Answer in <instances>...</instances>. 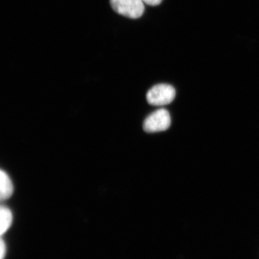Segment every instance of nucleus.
Instances as JSON below:
<instances>
[{
  "label": "nucleus",
  "instance_id": "obj_2",
  "mask_svg": "<svg viewBox=\"0 0 259 259\" xmlns=\"http://www.w3.org/2000/svg\"><path fill=\"white\" fill-rule=\"evenodd\" d=\"M112 9L116 13L131 19L141 18L145 7L142 0H110Z\"/></svg>",
  "mask_w": 259,
  "mask_h": 259
},
{
  "label": "nucleus",
  "instance_id": "obj_7",
  "mask_svg": "<svg viewBox=\"0 0 259 259\" xmlns=\"http://www.w3.org/2000/svg\"><path fill=\"white\" fill-rule=\"evenodd\" d=\"M146 5H151V6H156L161 3L162 0H142Z\"/></svg>",
  "mask_w": 259,
  "mask_h": 259
},
{
  "label": "nucleus",
  "instance_id": "obj_3",
  "mask_svg": "<svg viewBox=\"0 0 259 259\" xmlns=\"http://www.w3.org/2000/svg\"><path fill=\"white\" fill-rule=\"evenodd\" d=\"M171 123L169 112L165 109H159L145 119L144 130L147 133L161 132L169 128Z\"/></svg>",
  "mask_w": 259,
  "mask_h": 259
},
{
  "label": "nucleus",
  "instance_id": "obj_5",
  "mask_svg": "<svg viewBox=\"0 0 259 259\" xmlns=\"http://www.w3.org/2000/svg\"><path fill=\"white\" fill-rule=\"evenodd\" d=\"M13 223V214L9 209L0 207V237L11 226Z\"/></svg>",
  "mask_w": 259,
  "mask_h": 259
},
{
  "label": "nucleus",
  "instance_id": "obj_1",
  "mask_svg": "<svg viewBox=\"0 0 259 259\" xmlns=\"http://www.w3.org/2000/svg\"><path fill=\"white\" fill-rule=\"evenodd\" d=\"M176 97V90L171 85L159 83L155 85L146 95L150 105L153 106H163L171 103Z\"/></svg>",
  "mask_w": 259,
  "mask_h": 259
},
{
  "label": "nucleus",
  "instance_id": "obj_4",
  "mask_svg": "<svg viewBox=\"0 0 259 259\" xmlns=\"http://www.w3.org/2000/svg\"><path fill=\"white\" fill-rule=\"evenodd\" d=\"M14 192L13 182L8 174L0 169V200L9 199Z\"/></svg>",
  "mask_w": 259,
  "mask_h": 259
},
{
  "label": "nucleus",
  "instance_id": "obj_6",
  "mask_svg": "<svg viewBox=\"0 0 259 259\" xmlns=\"http://www.w3.org/2000/svg\"><path fill=\"white\" fill-rule=\"evenodd\" d=\"M6 245L0 237V259H5L6 255Z\"/></svg>",
  "mask_w": 259,
  "mask_h": 259
}]
</instances>
